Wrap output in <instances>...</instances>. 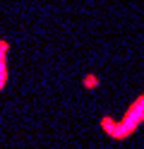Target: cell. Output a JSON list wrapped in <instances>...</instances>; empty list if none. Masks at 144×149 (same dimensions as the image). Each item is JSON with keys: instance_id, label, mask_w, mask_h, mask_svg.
<instances>
[{"instance_id": "cell-1", "label": "cell", "mask_w": 144, "mask_h": 149, "mask_svg": "<svg viewBox=\"0 0 144 149\" xmlns=\"http://www.w3.org/2000/svg\"><path fill=\"white\" fill-rule=\"evenodd\" d=\"M142 123H144V94H139V96L127 106V111L122 113L120 120H113L111 116H103V118H101V130H103L111 139L122 142V139H127L130 135L137 132Z\"/></svg>"}, {"instance_id": "cell-2", "label": "cell", "mask_w": 144, "mask_h": 149, "mask_svg": "<svg viewBox=\"0 0 144 149\" xmlns=\"http://www.w3.org/2000/svg\"><path fill=\"white\" fill-rule=\"evenodd\" d=\"M7 53H10V43L5 39H0V91L7 87Z\"/></svg>"}, {"instance_id": "cell-3", "label": "cell", "mask_w": 144, "mask_h": 149, "mask_svg": "<svg viewBox=\"0 0 144 149\" xmlns=\"http://www.w3.org/2000/svg\"><path fill=\"white\" fill-rule=\"evenodd\" d=\"M96 82H99V79H96L94 74H86V77H84V87H86V89H94Z\"/></svg>"}]
</instances>
